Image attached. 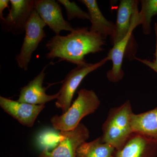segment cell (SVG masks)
Returning <instances> with one entry per match:
<instances>
[{"label":"cell","instance_id":"14","mask_svg":"<svg viewBox=\"0 0 157 157\" xmlns=\"http://www.w3.org/2000/svg\"><path fill=\"white\" fill-rule=\"evenodd\" d=\"M137 0H121L118 9L115 33L110 38L112 45L121 41L128 33L135 7L138 5Z\"/></svg>","mask_w":157,"mask_h":157},{"label":"cell","instance_id":"7","mask_svg":"<svg viewBox=\"0 0 157 157\" xmlns=\"http://www.w3.org/2000/svg\"><path fill=\"white\" fill-rule=\"evenodd\" d=\"M138 5L135 7L132 18V25L128 33L110 49L107 54L109 60L112 61V67L107 73V78L112 82H117L123 78L124 72L122 69V63L124 58H128L129 53L130 44L132 41L133 31L137 26L141 25Z\"/></svg>","mask_w":157,"mask_h":157},{"label":"cell","instance_id":"5","mask_svg":"<svg viewBox=\"0 0 157 157\" xmlns=\"http://www.w3.org/2000/svg\"><path fill=\"white\" fill-rule=\"evenodd\" d=\"M46 25L34 9L25 26V36L20 51L15 57L18 67L20 69L25 71L28 69L33 53L40 42L46 37L44 30Z\"/></svg>","mask_w":157,"mask_h":157},{"label":"cell","instance_id":"16","mask_svg":"<svg viewBox=\"0 0 157 157\" xmlns=\"http://www.w3.org/2000/svg\"><path fill=\"white\" fill-rule=\"evenodd\" d=\"M115 148L102 140L101 137L85 142L76 151V157H112Z\"/></svg>","mask_w":157,"mask_h":157},{"label":"cell","instance_id":"3","mask_svg":"<svg viewBox=\"0 0 157 157\" xmlns=\"http://www.w3.org/2000/svg\"><path fill=\"white\" fill-rule=\"evenodd\" d=\"M77 94L67 111L51 118V123L56 130L65 132L76 128L83 117L92 114L100 107L101 101L93 90L81 89Z\"/></svg>","mask_w":157,"mask_h":157},{"label":"cell","instance_id":"2","mask_svg":"<svg viewBox=\"0 0 157 157\" xmlns=\"http://www.w3.org/2000/svg\"><path fill=\"white\" fill-rule=\"evenodd\" d=\"M134 113L128 100L119 107L111 108L102 126L101 138L115 149L121 148L134 133L132 117Z\"/></svg>","mask_w":157,"mask_h":157},{"label":"cell","instance_id":"9","mask_svg":"<svg viewBox=\"0 0 157 157\" xmlns=\"http://www.w3.org/2000/svg\"><path fill=\"white\" fill-rule=\"evenodd\" d=\"M34 8L42 20L59 36L62 31H74L71 25L64 19L59 2L54 0H35Z\"/></svg>","mask_w":157,"mask_h":157},{"label":"cell","instance_id":"10","mask_svg":"<svg viewBox=\"0 0 157 157\" xmlns=\"http://www.w3.org/2000/svg\"><path fill=\"white\" fill-rule=\"evenodd\" d=\"M157 141L134 132L112 157H157Z\"/></svg>","mask_w":157,"mask_h":157},{"label":"cell","instance_id":"4","mask_svg":"<svg viewBox=\"0 0 157 157\" xmlns=\"http://www.w3.org/2000/svg\"><path fill=\"white\" fill-rule=\"evenodd\" d=\"M107 56L95 63H85L76 66L71 70L62 82L59 96L56 102L57 108L62 109L63 113L67 111L72 105L74 94L85 77L109 61Z\"/></svg>","mask_w":157,"mask_h":157},{"label":"cell","instance_id":"13","mask_svg":"<svg viewBox=\"0 0 157 157\" xmlns=\"http://www.w3.org/2000/svg\"><path fill=\"white\" fill-rule=\"evenodd\" d=\"M79 2L87 8L91 23L90 31L105 39L107 36H109L110 38L113 36L115 33V24L105 18L99 8L97 1L80 0Z\"/></svg>","mask_w":157,"mask_h":157},{"label":"cell","instance_id":"17","mask_svg":"<svg viewBox=\"0 0 157 157\" xmlns=\"http://www.w3.org/2000/svg\"><path fill=\"white\" fill-rule=\"evenodd\" d=\"M139 17L144 34L148 35L151 33L152 18L157 15V0H142Z\"/></svg>","mask_w":157,"mask_h":157},{"label":"cell","instance_id":"6","mask_svg":"<svg viewBox=\"0 0 157 157\" xmlns=\"http://www.w3.org/2000/svg\"><path fill=\"white\" fill-rule=\"evenodd\" d=\"M89 137V130L80 123L73 130L59 132L58 146L51 151L45 147L39 157H76L77 149Z\"/></svg>","mask_w":157,"mask_h":157},{"label":"cell","instance_id":"12","mask_svg":"<svg viewBox=\"0 0 157 157\" xmlns=\"http://www.w3.org/2000/svg\"><path fill=\"white\" fill-rule=\"evenodd\" d=\"M46 67L43 68L33 79L21 89L17 101L38 105H43L49 101L57 100L59 94V92L53 95L47 94V88L43 86Z\"/></svg>","mask_w":157,"mask_h":157},{"label":"cell","instance_id":"20","mask_svg":"<svg viewBox=\"0 0 157 157\" xmlns=\"http://www.w3.org/2000/svg\"><path fill=\"white\" fill-rule=\"evenodd\" d=\"M9 2H10V1H9V0H1L0 1V18L1 19H3L4 17L3 14L4 9H6V8L9 9Z\"/></svg>","mask_w":157,"mask_h":157},{"label":"cell","instance_id":"18","mask_svg":"<svg viewBox=\"0 0 157 157\" xmlns=\"http://www.w3.org/2000/svg\"><path fill=\"white\" fill-rule=\"evenodd\" d=\"M57 2L63 5L66 9L68 20L75 18L90 20L88 13L83 11L75 2H70L68 0H58Z\"/></svg>","mask_w":157,"mask_h":157},{"label":"cell","instance_id":"19","mask_svg":"<svg viewBox=\"0 0 157 157\" xmlns=\"http://www.w3.org/2000/svg\"><path fill=\"white\" fill-rule=\"evenodd\" d=\"M154 30L156 38L155 52L154 54L155 59L153 61H150L146 59H141L135 57V59L142 63L155 72L157 73V24L155 23Z\"/></svg>","mask_w":157,"mask_h":157},{"label":"cell","instance_id":"11","mask_svg":"<svg viewBox=\"0 0 157 157\" xmlns=\"http://www.w3.org/2000/svg\"><path fill=\"white\" fill-rule=\"evenodd\" d=\"M0 106L4 111L23 125L32 128L45 105H33L18 102L1 96Z\"/></svg>","mask_w":157,"mask_h":157},{"label":"cell","instance_id":"15","mask_svg":"<svg viewBox=\"0 0 157 157\" xmlns=\"http://www.w3.org/2000/svg\"><path fill=\"white\" fill-rule=\"evenodd\" d=\"M132 128L133 132L157 141V107L142 113H134Z\"/></svg>","mask_w":157,"mask_h":157},{"label":"cell","instance_id":"8","mask_svg":"<svg viewBox=\"0 0 157 157\" xmlns=\"http://www.w3.org/2000/svg\"><path fill=\"white\" fill-rule=\"evenodd\" d=\"M11 9L6 17L1 19L3 30L14 35L25 32V26L35 8L33 0H10Z\"/></svg>","mask_w":157,"mask_h":157},{"label":"cell","instance_id":"1","mask_svg":"<svg viewBox=\"0 0 157 157\" xmlns=\"http://www.w3.org/2000/svg\"><path fill=\"white\" fill-rule=\"evenodd\" d=\"M105 39L92 33L87 27L75 29L67 36L56 35L48 40L45 45L48 50L46 58H58L76 66L82 64L86 63L85 56L104 50L103 47L106 43Z\"/></svg>","mask_w":157,"mask_h":157}]
</instances>
